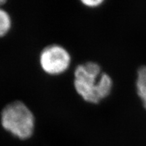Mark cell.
I'll use <instances>...</instances> for the list:
<instances>
[{"label":"cell","mask_w":146,"mask_h":146,"mask_svg":"<svg viewBox=\"0 0 146 146\" xmlns=\"http://www.w3.org/2000/svg\"><path fill=\"white\" fill-rule=\"evenodd\" d=\"M0 123L5 131L19 139L25 140L33 135L35 118L32 111L24 102L14 101L2 109Z\"/></svg>","instance_id":"2"},{"label":"cell","mask_w":146,"mask_h":146,"mask_svg":"<svg viewBox=\"0 0 146 146\" xmlns=\"http://www.w3.org/2000/svg\"><path fill=\"white\" fill-rule=\"evenodd\" d=\"M74 87L84 101L98 104L109 96L113 87L112 78L103 72L100 64L92 61L78 64L74 71Z\"/></svg>","instance_id":"1"},{"label":"cell","mask_w":146,"mask_h":146,"mask_svg":"<svg viewBox=\"0 0 146 146\" xmlns=\"http://www.w3.org/2000/svg\"><path fill=\"white\" fill-rule=\"evenodd\" d=\"M39 61L41 69L46 74L56 76L68 70L71 64V56L65 47L54 43L41 50Z\"/></svg>","instance_id":"3"},{"label":"cell","mask_w":146,"mask_h":146,"mask_svg":"<svg viewBox=\"0 0 146 146\" xmlns=\"http://www.w3.org/2000/svg\"><path fill=\"white\" fill-rule=\"evenodd\" d=\"M7 1H5V0H0V8H1V6H2L3 5H4L6 3Z\"/></svg>","instance_id":"7"},{"label":"cell","mask_w":146,"mask_h":146,"mask_svg":"<svg viewBox=\"0 0 146 146\" xmlns=\"http://www.w3.org/2000/svg\"><path fill=\"white\" fill-rule=\"evenodd\" d=\"M137 93L142 102L146 100V66H141L137 71L136 81Z\"/></svg>","instance_id":"4"},{"label":"cell","mask_w":146,"mask_h":146,"mask_svg":"<svg viewBox=\"0 0 146 146\" xmlns=\"http://www.w3.org/2000/svg\"><path fill=\"white\" fill-rule=\"evenodd\" d=\"M143 105L144 108H145L146 109V100H145V101L143 102Z\"/></svg>","instance_id":"8"},{"label":"cell","mask_w":146,"mask_h":146,"mask_svg":"<svg viewBox=\"0 0 146 146\" xmlns=\"http://www.w3.org/2000/svg\"><path fill=\"white\" fill-rule=\"evenodd\" d=\"M12 24V18L8 12L0 8V37H3L10 32Z\"/></svg>","instance_id":"5"},{"label":"cell","mask_w":146,"mask_h":146,"mask_svg":"<svg viewBox=\"0 0 146 146\" xmlns=\"http://www.w3.org/2000/svg\"><path fill=\"white\" fill-rule=\"evenodd\" d=\"M104 1L103 0H83L81 3L89 8H97L101 5Z\"/></svg>","instance_id":"6"}]
</instances>
